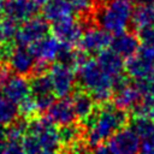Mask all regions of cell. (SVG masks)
Returning <instances> with one entry per match:
<instances>
[{
    "instance_id": "obj_26",
    "label": "cell",
    "mask_w": 154,
    "mask_h": 154,
    "mask_svg": "<svg viewBox=\"0 0 154 154\" xmlns=\"http://www.w3.org/2000/svg\"><path fill=\"white\" fill-rule=\"evenodd\" d=\"M18 22L10 18V17H2L0 19V37L2 42L12 41L14 40L17 31H18Z\"/></svg>"
},
{
    "instance_id": "obj_17",
    "label": "cell",
    "mask_w": 154,
    "mask_h": 154,
    "mask_svg": "<svg viewBox=\"0 0 154 154\" xmlns=\"http://www.w3.org/2000/svg\"><path fill=\"white\" fill-rule=\"evenodd\" d=\"M71 101H72L75 113H76L77 118L81 119V122L84 120L85 118H88L89 116H91L97 108V106H96L97 103L95 102L93 96L84 89L75 90Z\"/></svg>"
},
{
    "instance_id": "obj_8",
    "label": "cell",
    "mask_w": 154,
    "mask_h": 154,
    "mask_svg": "<svg viewBox=\"0 0 154 154\" xmlns=\"http://www.w3.org/2000/svg\"><path fill=\"white\" fill-rule=\"evenodd\" d=\"M51 31L53 36L57 37L61 43L73 46L79 42L84 32V26L81 20L70 16L52 23Z\"/></svg>"
},
{
    "instance_id": "obj_21",
    "label": "cell",
    "mask_w": 154,
    "mask_h": 154,
    "mask_svg": "<svg viewBox=\"0 0 154 154\" xmlns=\"http://www.w3.org/2000/svg\"><path fill=\"white\" fill-rule=\"evenodd\" d=\"M19 117L17 103L0 95V128H5Z\"/></svg>"
},
{
    "instance_id": "obj_12",
    "label": "cell",
    "mask_w": 154,
    "mask_h": 154,
    "mask_svg": "<svg viewBox=\"0 0 154 154\" xmlns=\"http://www.w3.org/2000/svg\"><path fill=\"white\" fill-rule=\"evenodd\" d=\"M35 61L36 59L29 47L17 46L7 64L13 73L19 76H28L32 72Z\"/></svg>"
},
{
    "instance_id": "obj_36",
    "label": "cell",
    "mask_w": 154,
    "mask_h": 154,
    "mask_svg": "<svg viewBox=\"0 0 154 154\" xmlns=\"http://www.w3.org/2000/svg\"><path fill=\"white\" fill-rule=\"evenodd\" d=\"M13 75L12 70L10 69V66L7 64H2L0 63V89L1 87L7 82V79Z\"/></svg>"
},
{
    "instance_id": "obj_3",
    "label": "cell",
    "mask_w": 154,
    "mask_h": 154,
    "mask_svg": "<svg viewBox=\"0 0 154 154\" xmlns=\"http://www.w3.org/2000/svg\"><path fill=\"white\" fill-rule=\"evenodd\" d=\"M132 5L128 0H107L95 8L93 17L95 23L106 31L117 35L125 31L131 23Z\"/></svg>"
},
{
    "instance_id": "obj_10",
    "label": "cell",
    "mask_w": 154,
    "mask_h": 154,
    "mask_svg": "<svg viewBox=\"0 0 154 154\" xmlns=\"http://www.w3.org/2000/svg\"><path fill=\"white\" fill-rule=\"evenodd\" d=\"M2 12L17 22H25L36 16L38 6L32 0H4Z\"/></svg>"
},
{
    "instance_id": "obj_7",
    "label": "cell",
    "mask_w": 154,
    "mask_h": 154,
    "mask_svg": "<svg viewBox=\"0 0 154 154\" xmlns=\"http://www.w3.org/2000/svg\"><path fill=\"white\" fill-rule=\"evenodd\" d=\"M48 75L52 79L54 95L59 99L67 97L76 90L77 76L75 75L73 69L61 63H55L51 66Z\"/></svg>"
},
{
    "instance_id": "obj_1",
    "label": "cell",
    "mask_w": 154,
    "mask_h": 154,
    "mask_svg": "<svg viewBox=\"0 0 154 154\" xmlns=\"http://www.w3.org/2000/svg\"><path fill=\"white\" fill-rule=\"evenodd\" d=\"M128 111L116 107L111 102L102 103L96 109L93 123L84 130L85 140L91 147L101 144L128 124Z\"/></svg>"
},
{
    "instance_id": "obj_6",
    "label": "cell",
    "mask_w": 154,
    "mask_h": 154,
    "mask_svg": "<svg viewBox=\"0 0 154 154\" xmlns=\"http://www.w3.org/2000/svg\"><path fill=\"white\" fill-rule=\"evenodd\" d=\"M141 137L131 126H124L107 140L109 154H140Z\"/></svg>"
},
{
    "instance_id": "obj_15",
    "label": "cell",
    "mask_w": 154,
    "mask_h": 154,
    "mask_svg": "<svg viewBox=\"0 0 154 154\" xmlns=\"http://www.w3.org/2000/svg\"><path fill=\"white\" fill-rule=\"evenodd\" d=\"M63 43L54 36H45L43 38L36 41L31 46H29L31 53L34 54L35 59L45 60V61H53L58 58V54L61 49Z\"/></svg>"
},
{
    "instance_id": "obj_31",
    "label": "cell",
    "mask_w": 154,
    "mask_h": 154,
    "mask_svg": "<svg viewBox=\"0 0 154 154\" xmlns=\"http://www.w3.org/2000/svg\"><path fill=\"white\" fill-rule=\"evenodd\" d=\"M137 36L142 46L154 47V25L146 26L143 29L137 30Z\"/></svg>"
},
{
    "instance_id": "obj_2",
    "label": "cell",
    "mask_w": 154,
    "mask_h": 154,
    "mask_svg": "<svg viewBox=\"0 0 154 154\" xmlns=\"http://www.w3.org/2000/svg\"><path fill=\"white\" fill-rule=\"evenodd\" d=\"M77 82L96 103H106L113 95V77L106 73L96 59H88L77 69Z\"/></svg>"
},
{
    "instance_id": "obj_38",
    "label": "cell",
    "mask_w": 154,
    "mask_h": 154,
    "mask_svg": "<svg viewBox=\"0 0 154 154\" xmlns=\"http://www.w3.org/2000/svg\"><path fill=\"white\" fill-rule=\"evenodd\" d=\"M40 154H59V152H58V149H42L41 152H40Z\"/></svg>"
},
{
    "instance_id": "obj_35",
    "label": "cell",
    "mask_w": 154,
    "mask_h": 154,
    "mask_svg": "<svg viewBox=\"0 0 154 154\" xmlns=\"http://www.w3.org/2000/svg\"><path fill=\"white\" fill-rule=\"evenodd\" d=\"M52 65H49L48 61H45V60H37L35 61V65H34V69H32V72H31V76H38V75H46L49 72V69H51Z\"/></svg>"
},
{
    "instance_id": "obj_24",
    "label": "cell",
    "mask_w": 154,
    "mask_h": 154,
    "mask_svg": "<svg viewBox=\"0 0 154 154\" xmlns=\"http://www.w3.org/2000/svg\"><path fill=\"white\" fill-rule=\"evenodd\" d=\"M134 117H146L154 119V91L143 95L141 101L131 109Z\"/></svg>"
},
{
    "instance_id": "obj_30",
    "label": "cell",
    "mask_w": 154,
    "mask_h": 154,
    "mask_svg": "<svg viewBox=\"0 0 154 154\" xmlns=\"http://www.w3.org/2000/svg\"><path fill=\"white\" fill-rule=\"evenodd\" d=\"M22 146L26 154H40V152L43 149L41 143L38 142L37 137L30 134H26L22 140Z\"/></svg>"
},
{
    "instance_id": "obj_14",
    "label": "cell",
    "mask_w": 154,
    "mask_h": 154,
    "mask_svg": "<svg viewBox=\"0 0 154 154\" xmlns=\"http://www.w3.org/2000/svg\"><path fill=\"white\" fill-rule=\"evenodd\" d=\"M140 40L138 36L131 31H123L120 34L114 35L111 41V49L119 54L123 59H129L135 55L140 49Z\"/></svg>"
},
{
    "instance_id": "obj_4",
    "label": "cell",
    "mask_w": 154,
    "mask_h": 154,
    "mask_svg": "<svg viewBox=\"0 0 154 154\" xmlns=\"http://www.w3.org/2000/svg\"><path fill=\"white\" fill-rule=\"evenodd\" d=\"M125 72L135 81L154 76V48L142 46L138 52L126 59Z\"/></svg>"
},
{
    "instance_id": "obj_40",
    "label": "cell",
    "mask_w": 154,
    "mask_h": 154,
    "mask_svg": "<svg viewBox=\"0 0 154 154\" xmlns=\"http://www.w3.org/2000/svg\"><path fill=\"white\" fill-rule=\"evenodd\" d=\"M2 4H4V0H0V8H2Z\"/></svg>"
},
{
    "instance_id": "obj_32",
    "label": "cell",
    "mask_w": 154,
    "mask_h": 154,
    "mask_svg": "<svg viewBox=\"0 0 154 154\" xmlns=\"http://www.w3.org/2000/svg\"><path fill=\"white\" fill-rule=\"evenodd\" d=\"M36 101V106L40 112H46L55 101V95L54 94H48V95H41V96H36L35 97Z\"/></svg>"
},
{
    "instance_id": "obj_9",
    "label": "cell",
    "mask_w": 154,
    "mask_h": 154,
    "mask_svg": "<svg viewBox=\"0 0 154 154\" xmlns=\"http://www.w3.org/2000/svg\"><path fill=\"white\" fill-rule=\"evenodd\" d=\"M111 32L94 25L84 30L78 45L79 49L87 54H99L103 49H107L108 46H111Z\"/></svg>"
},
{
    "instance_id": "obj_19",
    "label": "cell",
    "mask_w": 154,
    "mask_h": 154,
    "mask_svg": "<svg viewBox=\"0 0 154 154\" xmlns=\"http://www.w3.org/2000/svg\"><path fill=\"white\" fill-rule=\"evenodd\" d=\"M73 8L69 0H49L42 6V16L48 22H57L59 19L72 16Z\"/></svg>"
},
{
    "instance_id": "obj_34",
    "label": "cell",
    "mask_w": 154,
    "mask_h": 154,
    "mask_svg": "<svg viewBox=\"0 0 154 154\" xmlns=\"http://www.w3.org/2000/svg\"><path fill=\"white\" fill-rule=\"evenodd\" d=\"M140 154H154V132L141 140Z\"/></svg>"
},
{
    "instance_id": "obj_18",
    "label": "cell",
    "mask_w": 154,
    "mask_h": 154,
    "mask_svg": "<svg viewBox=\"0 0 154 154\" xmlns=\"http://www.w3.org/2000/svg\"><path fill=\"white\" fill-rule=\"evenodd\" d=\"M96 60L102 67V70L113 78L122 75L125 70V63L123 58L112 49H103L102 52H100L97 54Z\"/></svg>"
},
{
    "instance_id": "obj_37",
    "label": "cell",
    "mask_w": 154,
    "mask_h": 154,
    "mask_svg": "<svg viewBox=\"0 0 154 154\" xmlns=\"http://www.w3.org/2000/svg\"><path fill=\"white\" fill-rule=\"evenodd\" d=\"M91 154H109V152H108L107 147H103V146L99 144V146L95 147L94 150H91Z\"/></svg>"
},
{
    "instance_id": "obj_27",
    "label": "cell",
    "mask_w": 154,
    "mask_h": 154,
    "mask_svg": "<svg viewBox=\"0 0 154 154\" xmlns=\"http://www.w3.org/2000/svg\"><path fill=\"white\" fill-rule=\"evenodd\" d=\"M18 111H19V116L24 117L26 119H31V118L36 117V113H38V109L36 106L35 97L31 95L26 96L23 101H20L18 103Z\"/></svg>"
},
{
    "instance_id": "obj_22",
    "label": "cell",
    "mask_w": 154,
    "mask_h": 154,
    "mask_svg": "<svg viewBox=\"0 0 154 154\" xmlns=\"http://www.w3.org/2000/svg\"><path fill=\"white\" fill-rule=\"evenodd\" d=\"M29 83H30V91H31V95L34 97L41 96V95L54 94L52 79H51L48 73L32 76L31 79L29 81Z\"/></svg>"
},
{
    "instance_id": "obj_16",
    "label": "cell",
    "mask_w": 154,
    "mask_h": 154,
    "mask_svg": "<svg viewBox=\"0 0 154 154\" xmlns=\"http://www.w3.org/2000/svg\"><path fill=\"white\" fill-rule=\"evenodd\" d=\"M142 99V94L137 89L135 83L129 82L128 84L116 89L112 95V103L124 111L132 109Z\"/></svg>"
},
{
    "instance_id": "obj_41",
    "label": "cell",
    "mask_w": 154,
    "mask_h": 154,
    "mask_svg": "<svg viewBox=\"0 0 154 154\" xmlns=\"http://www.w3.org/2000/svg\"><path fill=\"white\" fill-rule=\"evenodd\" d=\"M1 43H2V40H1V37H0V45H1Z\"/></svg>"
},
{
    "instance_id": "obj_28",
    "label": "cell",
    "mask_w": 154,
    "mask_h": 154,
    "mask_svg": "<svg viewBox=\"0 0 154 154\" xmlns=\"http://www.w3.org/2000/svg\"><path fill=\"white\" fill-rule=\"evenodd\" d=\"M73 12L78 13L81 17L90 16L96 8V0H69Z\"/></svg>"
},
{
    "instance_id": "obj_42",
    "label": "cell",
    "mask_w": 154,
    "mask_h": 154,
    "mask_svg": "<svg viewBox=\"0 0 154 154\" xmlns=\"http://www.w3.org/2000/svg\"><path fill=\"white\" fill-rule=\"evenodd\" d=\"M128 1H138V0H128Z\"/></svg>"
},
{
    "instance_id": "obj_11",
    "label": "cell",
    "mask_w": 154,
    "mask_h": 154,
    "mask_svg": "<svg viewBox=\"0 0 154 154\" xmlns=\"http://www.w3.org/2000/svg\"><path fill=\"white\" fill-rule=\"evenodd\" d=\"M46 113H47L46 117L54 125H59V126L72 124L77 118L72 106V101L66 97L54 101V103L46 111Z\"/></svg>"
},
{
    "instance_id": "obj_29",
    "label": "cell",
    "mask_w": 154,
    "mask_h": 154,
    "mask_svg": "<svg viewBox=\"0 0 154 154\" xmlns=\"http://www.w3.org/2000/svg\"><path fill=\"white\" fill-rule=\"evenodd\" d=\"M0 154H26L20 141H8L0 136Z\"/></svg>"
},
{
    "instance_id": "obj_13",
    "label": "cell",
    "mask_w": 154,
    "mask_h": 154,
    "mask_svg": "<svg viewBox=\"0 0 154 154\" xmlns=\"http://www.w3.org/2000/svg\"><path fill=\"white\" fill-rule=\"evenodd\" d=\"M0 93L5 97L10 99L11 101H13L14 103L18 105L20 101H23L26 96H29L31 94L30 83L24 76L13 73L7 79V82L1 87Z\"/></svg>"
},
{
    "instance_id": "obj_25",
    "label": "cell",
    "mask_w": 154,
    "mask_h": 154,
    "mask_svg": "<svg viewBox=\"0 0 154 154\" xmlns=\"http://www.w3.org/2000/svg\"><path fill=\"white\" fill-rule=\"evenodd\" d=\"M130 126L142 140L154 132V119L146 117H134Z\"/></svg>"
},
{
    "instance_id": "obj_23",
    "label": "cell",
    "mask_w": 154,
    "mask_h": 154,
    "mask_svg": "<svg viewBox=\"0 0 154 154\" xmlns=\"http://www.w3.org/2000/svg\"><path fill=\"white\" fill-rule=\"evenodd\" d=\"M59 131V138H60V143L63 146H69L76 141H78L79 138H82V136L84 135V128L82 126V124H69V125H64L60 126Z\"/></svg>"
},
{
    "instance_id": "obj_33",
    "label": "cell",
    "mask_w": 154,
    "mask_h": 154,
    "mask_svg": "<svg viewBox=\"0 0 154 154\" xmlns=\"http://www.w3.org/2000/svg\"><path fill=\"white\" fill-rule=\"evenodd\" d=\"M16 46H13L12 41H6V42H2L0 45V63L2 64H7L13 51H14Z\"/></svg>"
},
{
    "instance_id": "obj_5",
    "label": "cell",
    "mask_w": 154,
    "mask_h": 154,
    "mask_svg": "<svg viewBox=\"0 0 154 154\" xmlns=\"http://www.w3.org/2000/svg\"><path fill=\"white\" fill-rule=\"evenodd\" d=\"M51 31V25L48 20L42 16H35L19 25L17 35L14 37V42L17 46L29 47L36 41L47 36Z\"/></svg>"
},
{
    "instance_id": "obj_39",
    "label": "cell",
    "mask_w": 154,
    "mask_h": 154,
    "mask_svg": "<svg viewBox=\"0 0 154 154\" xmlns=\"http://www.w3.org/2000/svg\"><path fill=\"white\" fill-rule=\"evenodd\" d=\"M32 1H34V2H35L37 6H38V7H41V6L46 5V4H47L49 0H32Z\"/></svg>"
},
{
    "instance_id": "obj_43",
    "label": "cell",
    "mask_w": 154,
    "mask_h": 154,
    "mask_svg": "<svg viewBox=\"0 0 154 154\" xmlns=\"http://www.w3.org/2000/svg\"><path fill=\"white\" fill-rule=\"evenodd\" d=\"M1 18H2V17H1V16H0V19H1Z\"/></svg>"
},
{
    "instance_id": "obj_20",
    "label": "cell",
    "mask_w": 154,
    "mask_h": 154,
    "mask_svg": "<svg viewBox=\"0 0 154 154\" xmlns=\"http://www.w3.org/2000/svg\"><path fill=\"white\" fill-rule=\"evenodd\" d=\"M131 24L135 30L154 25V2H138L132 10Z\"/></svg>"
}]
</instances>
